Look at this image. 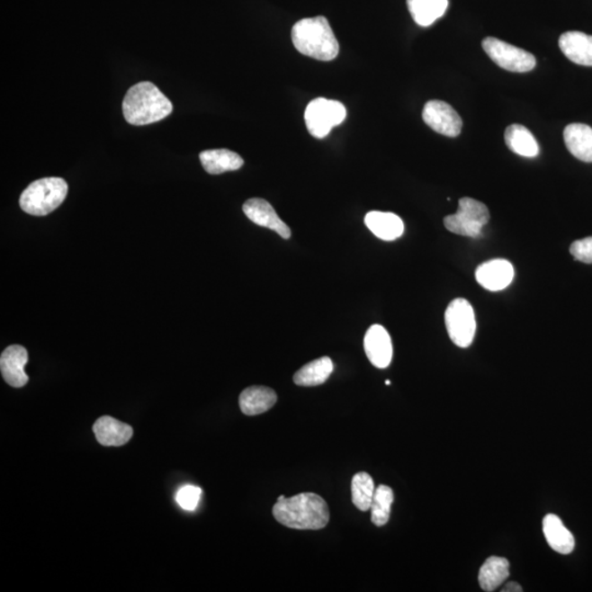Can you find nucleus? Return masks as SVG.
Listing matches in <instances>:
<instances>
[{
	"mask_svg": "<svg viewBox=\"0 0 592 592\" xmlns=\"http://www.w3.org/2000/svg\"><path fill=\"white\" fill-rule=\"evenodd\" d=\"M273 514L278 523L295 530L324 529L330 518L328 505L314 493H302L290 498L280 496Z\"/></svg>",
	"mask_w": 592,
	"mask_h": 592,
	"instance_id": "obj_1",
	"label": "nucleus"
},
{
	"mask_svg": "<svg viewBox=\"0 0 592 592\" xmlns=\"http://www.w3.org/2000/svg\"><path fill=\"white\" fill-rule=\"evenodd\" d=\"M122 109L127 122L139 127L167 118L173 112V103L157 85L142 82L128 90Z\"/></svg>",
	"mask_w": 592,
	"mask_h": 592,
	"instance_id": "obj_2",
	"label": "nucleus"
},
{
	"mask_svg": "<svg viewBox=\"0 0 592 592\" xmlns=\"http://www.w3.org/2000/svg\"><path fill=\"white\" fill-rule=\"evenodd\" d=\"M291 35L295 49L306 57L323 62L333 61L337 58V38L328 20L323 16L300 20L294 24Z\"/></svg>",
	"mask_w": 592,
	"mask_h": 592,
	"instance_id": "obj_3",
	"label": "nucleus"
},
{
	"mask_svg": "<svg viewBox=\"0 0 592 592\" xmlns=\"http://www.w3.org/2000/svg\"><path fill=\"white\" fill-rule=\"evenodd\" d=\"M67 193V183L62 178L35 180L20 197V207L33 217H45L64 202Z\"/></svg>",
	"mask_w": 592,
	"mask_h": 592,
	"instance_id": "obj_4",
	"label": "nucleus"
},
{
	"mask_svg": "<svg viewBox=\"0 0 592 592\" xmlns=\"http://www.w3.org/2000/svg\"><path fill=\"white\" fill-rule=\"evenodd\" d=\"M489 211L484 203L471 198H462L458 212L444 219V227L451 233L476 238H480L481 229L489 222Z\"/></svg>",
	"mask_w": 592,
	"mask_h": 592,
	"instance_id": "obj_5",
	"label": "nucleus"
},
{
	"mask_svg": "<svg viewBox=\"0 0 592 592\" xmlns=\"http://www.w3.org/2000/svg\"><path fill=\"white\" fill-rule=\"evenodd\" d=\"M347 110L343 103L326 98L312 100L306 107L304 119L306 128L316 139H324L331 129L345 121Z\"/></svg>",
	"mask_w": 592,
	"mask_h": 592,
	"instance_id": "obj_6",
	"label": "nucleus"
},
{
	"mask_svg": "<svg viewBox=\"0 0 592 592\" xmlns=\"http://www.w3.org/2000/svg\"><path fill=\"white\" fill-rule=\"evenodd\" d=\"M445 327L449 337L460 348H468L473 343L476 320L473 308L464 299H455L444 314Z\"/></svg>",
	"mask_w": 592,
	"mask_h": 592,
	"instance_id": "obj_7",
	"label": "nucleus"
},
{
	"mask_svg": "<svg viewBox=\"0 0 592 592\" xmlns=\"http://www.w3.org/2000/svg\"><path fill=\"white\" fill-rule=\"evenodd\" d=\"M484 51L501 68L515 73H526L534 69L536 59L534 54L525 49L514 47L509 43L496 38H486L483 43Z\"/></svg>",
	"mask_w": 592,
	"mask_h": 592,
	"instance_id": "obj_8",
	"label": "nucleus"
},
{
	"mask_svg": "<svg viewBox=\"0 0 592 592\" xmlns=\"http://www.w3.org/2000/svg\"><path fill=\"white\" fill-rule=\"evenodd\" d=\"M423 119L429 128L444 137H459L463 127L459 113L449 103L440 100H431L425 104Z\"/></svg>",
	"mask_w": 592,
	"mask_h": 592,
	"instance_id": "obj_9",
	"label": "nucleus"
},
{
	"mask_svg": "<svg viewBox=\"0 0 592 592\" xmlns=\"http://www.w3.org/2000/svg\"><path fill=\"white\" fill-rule=\"evenodd\" d=\"M364 351L370 363L376 368L385 369L392 363V339L383 326L373 325L366 331Z\"/></svg>",
	"mask_w": 592,
	"mask_h": 592,
	"instance_id": "obj_10",
	"label": "nucleus"
},
{
	"mask_svg": "<svg viewBox=\"0 0 592 592\" xmlns=\"http://www.w3.org/2000/svg\"><path fill=\"white\" fill-rule=\"evenodd\" d=\"M476 281L491 292L508 288L515 278L514 265L508 260L494 259L481 264L475 273Z\"/></svg>",
	"mask_w": 592,
	"mask_h": 592,
	"instance_id": "obj_11",
	"label": "nucleus"
},
{
	"mask_svg": "<svg viewBox=\"0 0 592 592\" xmlns=\"http://www.w3.org/2000/svg\"><path fill=\"white\" fill-rule=\"evenodd\" d=\"M243 211L246 217L259 227L273 229L284 239L291 238L290 228L279 218L268 201L260 198L249 199L243 205Z\"/></svg>",
	"mask_w": 592,
	"mask_h": 592,
	"instance_id": "obj_12",
	"label": "nucleus"
},
{
	"mask_svg": "<svg viewBox=\"0 0 592 592\" xmlns=\"http://www.w3.org/2000/svg\"><path fill=\"white\" fill-rule=\"evenodd\" d=\"M29 360L28 351L22 345H13L4 349L0 357V371L4 381L13 388H22L29 382V376L24 372Z\"/></svg>",
	"mask_w": 592,
	"mask_h": 592,
	"instance_id": "obj_13",
	"label": "nucleus"
},
{
	"mask_svg": "<svg viewBox=\"0 0 592 592\" xmlns=\"http://www.w3.org/2000/svg\"><path fill=\"white\" fill-rule=\"evenodd\" d=\"M560 48L570 61L592 67V35L570 31L561 35Z\"/></svg>",
	"mask_w": 592,
	"mask_h": 592,
	"instance_id": "obj_14",
	"label": "nucleus"
},
{
	"mask_svg": "<svg viewBox=\"0 0 592 592\" xmlns=\"http://www.w3.org/2000/svg\"><path fill=\"white\" fill-rule=\"evenodd\" d=\"M94 433L98 443L104 446H121L127 444L133 435L131 426L118 419L103 416L94 425Z\"/></svg>",
	"mask_w": 592,
	"mask_h": 592,
	"instance_id": "obj_15",
	"label": "nucleus"
},
{
	"mask_svg": "<svg viewBox=\"0 0 592 592\" xmlns=\"http://www.w3.org/2000/svg\"><path fill=\"white\" fill-rule=\"evenodd\" d=\"M278 396L267 386L254 385L243 390L239 396V408L245 415L257 416L273 408Z\"/></svg>",
	"mask_w": 592,
	"mask_h": 592,
	"instance_id": "obj_16",
	"label": "nucleus"
},
{
	"mask_svg": "<svg viewBox=\"0 0 592 592\" xmlns=\"http://www.w3.org/2000/svg\"><path fill=\"white\" fill-rule=\"evenodd\" d=\"M364 222L376 238L386 242H392L404 233L403 220L394 213L372 211L365 215Z\"/></svg>",
	"mask_w": 592,
	"mask_h": 592,
	"instance_id": "obj_17",
	"label": "nucleus"
},
{
	"mask_svg": "<svg viewBox=\"0 0 592 592\" xmlns=\"http://www.w3.org/2000/svg\"><path fill=\"white\" fill-rule=\"evenodd\" d=\"M567 149L576 158L585 163H592V129L588 125L573 123L564 130Z\"/></svg>",
	"mask_w": 592,
	"mask_h": 592,
	"instance_id": "obj_18",
	"label": "nucleus"
},
{
	"mask_svg": "<svg viewBox=\"0 0 592 592\" xmlns=\"http://www.w3.org/2000/svg\"><path fill=\"white\" fill-rule=\"evenodd\" d=\"M543 534L551 549L561 554H570L575 549V539L567 530L563 521L556 515H546L543 519Z\"/></svg>",
	"mask_w": 592,
	"mask_h": 592,
	"instance_id": "obj_19",
	"label": "nucleus"
},
{
	"mask_svg": "<svg viewBox=\"0 0 592 592\" xmlns=\"http://www.w3.org/2000/svg\"><path fill=\"white\" fill-rule=\"evenodd\" d=\"M201 164L210 175L234 172L243 167L244 159L229 149H209L200 154Z\"/></svg>",
	"mask_w": 592,
	"mask_h": 592,
	"instance_id": "obj_20",
	"label": "nucleus"
},
{
	"mask_svg": "<svg viewBox=\"0 0 592 592\" xmlns=\"http://www.w3.org/2000/svg\"><path fill=\"white\" fill-rule=\"evenodd\" d=\"M509 561L499 556H491L480 567L479 583L486 592L495 591L509 579Z\"/></svg>",
	"mask_w": 592,
	"mask_h": 592,
	"instance_id": "obj_21",
	"label": "nucleus"
},
{
	"mask_svg": "<svg viewBox=\"0 0 592 592\" xmlns=\"http://www.w3.org/2000/svg\"><path fill=\"white\" fill-rule=\"evenodd\" d=\"M505 140L507 147L520 157L532 158L539 155V144L534 135L524 125L513 124L507 128Z\"/></svg>",
	"mask_w": 592,
	"mask_h": 592,
	"instance_id": "obj_22",
	"label": "nucleus"
},
{
	"mask_svg": "<svg viewBox=\"0 0 592 592\" xmlns=\"http://www.w3.org/2000/svg\"><path fill=\"white\" fill-rule=\"evenodd\" d=\"M334 371V363L328 357L316 359L300 368L293 376L296 385L310 386L322 385L329 379Z\"/></svg>",
	"mask_w": 592,
	"mask_h": 592,
	"instance_id": "obj_23",
	"label": "nucleus"
},
{
	"mask_svg": "<svg viewBox=\"0 0 592 592\" xmlns=\"http://www.w3.org/2000/svg\"><path fill=\"white\" fill-rule=\"evenodd\" d=\"M411 17L420 27H429L444 16L449 0H408Z\"/></svg>",
	"mask_w": 592,
	"mask_h": 592,
	"instance_id": "obj_24",
	"label": "nucleus"
},
{
	"mask_svg": "<svg viewBox=\"0 0 592 592\" xmlns=\"http://www.w3.org/2000/svg\"><path fill=\"white\" fill-rule=\"evenodd\" d=\"M393 503V489L389 486L380 485L375 489L372 504L370 507L371 520L376 526H383L389 523Z\"/></svg>",
	"mask_w": 592,
	"mask_h": 592,
	"instance_id": "obj_25",
	"label": "nucleus"
},
{
	"mask_svg": "<svg viewBox=\"0 0 592 592\" xmlns=\"http://www.w3.org/2000/svg\"><path fill=\"white\" fill-rule=\"evenodd\" d=\"M375 493V485L372 478L365 471H360L354 476L351 481V495L353 503L361 511L370 510Z\"/></svg>",
	"mask_w": 592,
	"mask_h": 592,
	"instance_id": "obj_26",
	"label": "nucleus"
},
{
	"mask_svg": "<svg viewBox=\"0 0 592 592\" xmlns=\"http://www.w3.org/2000/svg\"><path fill=\"white\" fill-rule=\"evenodd\" d=\"M201 489L197 486L187 485L178 491L177 503L183 509L193 511L197 508L200 501Z\"/></svg>",
	"mask_w": 592,
	"mask_h": 592,
	"instance_id": "obj_27",
	"label": "nucleus"
},
{
	"mask_svg": "<svg viewBox=\"0 0 592 592\" xmlns=\"http://www.w3.org/2000/svg\"><path fill=\"white\" fill-rule=\"evenodd\" d=\"M570 254L577 262L592 265V238L576 240L570 246Z\"/></svg>",
	"mask_w": 592,
	"mask_h": 592,
	"instance_id": "obj_28",
	"label": "nucleus"
},
{
	"mask_svg": "<svg viewBox=\"0 0 592 592\" xmlns=\"http://www.w3.org/2000/svg\"><path fill=\"white\" fill-rule=\"evenodd\" d=\"M503 592H521L524 591L523 587L515 581H510V583L505 585L504 588L501 589Z\"/></svg>",
	"mask_w": 592,
	"mask_h": 592,
	"instance_id": "obj_29",
	"label": "nucleus"
},
{
	"mask_svg": "<svg viewBox=\"0 0 592 592\" xmlns=\"http://www.w3.org/2000/svg\"><path fill=\"white\" fill-rule=\"evenodd\" d=\"M385 383H386V385H390V381L388 380V381H386Z\"/></svg>",
	"mask_w": 592,
	"mask_h": 592,
	"instance_id": "obj_30",
	"label": "nucleus"
}]
</instances>
